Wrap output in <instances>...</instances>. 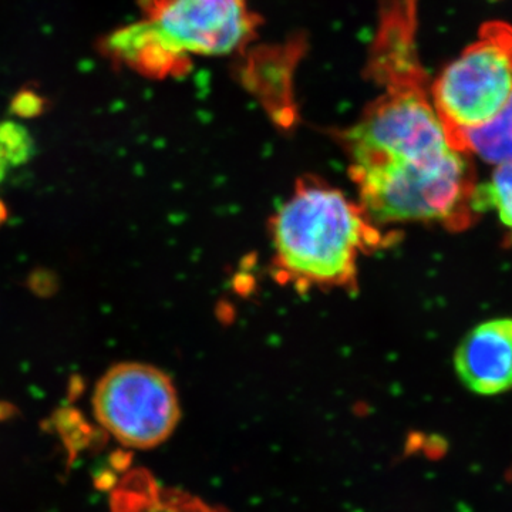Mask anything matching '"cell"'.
<instances>
[{
  "instance_id": "1",
  "label": "cell",
  "mask_w": 512,
  "mask_h": 512,
  "mask_svg": "<svg viewBox=\"0 0 512 512\" xmlns=\"http://www.w3.org/2000/svg\"><path fill=\"white\" fill-rule=\"evenodd\" d=\"M274 266L295 288H352L359 261L386 238L360 202L306 177L296 183L271 224Z\"/></svg>"
},
{
  "instance_id": "2",
  "label": "cell",
  "mask_w": 512,
  "mask_h": 512,
  "mask_svg": "<svg viewBox=\"0 0 512 512\" xmlns=\"http://www.w3.org/2000/svg\"><path fill=\"white\" fill-rule=\"evenodd\" d=\"M143 19L101 37L113 66L163 80L190 70L192 57L225 56L254 39L259 18L249 0H138Z\"/></svg>"
},
{
  "instance_id": "3",
  "label": "cell",
  "mask_w": 512,
  "mask_h": 512,
  "mask_svg": "<svg viewBox=\"0 0 512 512\" xmlns=\"http://www.w3.org/2000/svg\"><path fill=\"white\" fill-rule=\"evenodd\" d=\"M512 93V26L488 22L431 84V100L448 140L493 119ZM456 150V148H454Z\"/></svg>"
},
{
  "instance_id": "4",
  "label": "cell",
  "mask_w": 512,
  "mask_h": 512,
  "mask_svg": "<svg viewBox=\"0 0 512 512\" xmlns=\"http://www.w3.org/2000/svg\"><path fill=\"white\" fill-rule=\"evenodd\" d=\"M93 410L107 433L123 446L138 450L170 439L181 419L173 380L146 363L110 367L94 389Z\"/></svg>"
},
{
  "instance_id": "5",
  "label": "cell",
  "mask_w": 512,
  "mask_h": 512,
  "mask_svg": "<svg viewBox=\"0 0 512 512\" xmlns=\"http://www.w3.org/2000/svg\"><path fill=\"white\" fill-rule=\"evenodd\" d=\"M458 379L480 396L512 390V318L487 320L464 336L456 350Z\"/></svg>"
},
{
  "instance_id": "6",
  "label": "cell",
  "mask_w": 512,
  "mask_h": 512,
  "mask_svg": "<svg viewBox=\"0 0 512 512\" xmlns=\"http://www.w3.org/2000/svg\"><path fill=\"white\" fill-rule=\"evenodd\" d=\"M454 148L464 154H474L488 164L500 165L512 161V93L503 109L480 127L461 130Z\"/></svg>"
},
{
  "instance_id": "7",
  "label": "cell",
  "mask_w": 512,
  "mask_h": 512,
  "mask_svg": "<svg viewBox=\"0 0 512 512\" xmlns=\"http://www.w3.org/2000/svg\"><path fill=\"white\" fill-rule=\"evenodd\" d=\"M124 483L141 512H218L190 494L158 487L151 478L133 473Z\"/></svg>"
},
{
  "instance_id": "8",
  "label": "cell",
  "mask_w": 512,
  "mask_h": 512,
  "mask_svg": "<svg viewBox=\"0 0 512 512\" xmlns=\"http://www.w3.org/2000/svg\"><path fill=\"white\" fill-rule=\"evenodd\" d=\"M471 205L474 212L495 211L512 244V161L497 165L491 180L477 185Z\"/></svg>"
},
{
  "instance_id": "9",
  "label": "cell",
  "mask_w": 512,
  "mask_h": 512,
  "mask_svg": "<svg viewBox=\"0 0 512 512\" xmlns=\"http://www.w3.org/2000/svg\"><path fill=\"white\" fill-rule=\"evenodd\" d=\"M33 153V140L25 127L15 121L0 123V157L9 163L20 164Z\"/></svg>"
},
{
  "instance_id": "10",
  "label": "cell",
  "mask_w": 512,
  "mask_h": 512,
  "mask_svg": "<svg viewBox=\"0 0 512 512\" xmlns=\"http://www.w3.org/2000/svg\"><path fill=\"white\" fill-rule=\"evenodd\" d=\"M47 107V100L35 89L19 90L10 101V111L22 119H35L42 116Z\"/></svg>"
},
{
  "instance_id": "11",
  "label": "cell",
  "mask_w": 512,
  "mask_h": 512,
  "mask_svg": "<svg viewBox=\"0 0 512 512\" xmlns=\"http://www.w3.org/2000/svg\"><path fill=\"white\" fill-rule=\"evenodd\" d=\"M113 512H141L134 495L126 483L120 485L113 494Z\"/></svg>"
},
{
  "instance_id": "12",
  "label": "cell",
  "mask_w": 512,
  "mask_h": 512,
  "mask_svg": "<svg viewBox=\"0 0 512 512\" xmlns=\"http://www.w3.org/2000/svg\"><path fill=\"white\" fill-rule=\"evenodd\" d=\"M5 217H6L5 208H3V205L0 204V222L5 220Z\"/></svg>"
}]
</instances>
